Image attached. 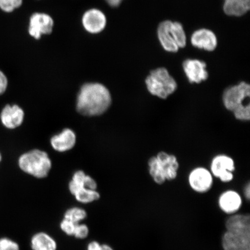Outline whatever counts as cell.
<instances>
[{"instance_id":"1","label":"cell","mask_w":250,"mask_h":250,"mask_svg":"<svg viewBox=\"0 0 250 250\" xmlns=\"http://www.w3.org/2000/svg\"><path fill=\"white\" fill-rule=\"evenodd\" d=\"M111 103V93L104 85L97 83H86L78 93L77 109L85 116H98L107 110Z\"/></svg>"},{"instance_id":"2","label":"cell","mask_w":250,"mask_h":250,"mask_svg":"<svg viewBox=\"0 0 250 250\" xmlns=\"http://www.w3.org/2000/svg\"><path fill=\"white\" fill-rule=\"evenodd\" d=\"M250 85L246 81H240L228 86L222 95L225 108L232 112L236 120L249 122L250 120Z\"/></svg>"},{"instance_id":"3","label":"cell","mask_w":250,"mask_h":250,"mask_svg":"<svg viewBox=\"0 0 250 250\" xmlns=\"http://www.w3.org/2000/svg\"><path fill=\"white\" fill-rule=\"evenodd\" d=\"M147 164L150 176L158 185L173 181L178 176L180 164L176 155L162 151L151 156Z\"/></svg>"},{"instance_id":"4","label":"cell","mask_w":250,"mask_h":250,"mask_svg":"<svg viewBox=\"0 0 250 250\" xmlns=\"http://www.w3.org/2000/svg\"><path fill=\"white\" fill-rule=\"evenodd\" d=\"M145 83L150 95L161 100H167L178 89L177 81L167 68L163 67L150 71Z\"/></svg>"},{"instance_id":"5","label":"cell","mask_w":250,"mask_h":250,"mask_svg":"<svg viewBox=\"0 0 250 250\" xmlns=\"http://www.w3.org/2000/svg\"><path fill=\"white\" fill-rule=\"evenodd\" d=\"M157 36L162 48L168 52L176 53L187 45L186 31L178 21H162L158 26Z\"/></svg>"},{"instance_id":"6","label":"cell","mask_w":250,"mask_h":250,"mask_svg":"<svg viewBox=\"0 0 250 250\" xmlns=\"http://www.w3.org/2000/svg\"><path fill=\"white\" fill-rule=\"evenodd\" d=\"M21 169L37 179L48 176L52 167V162L47 153L39 149L25 153L18 161Z\"/></svg>"},{"instance_id":"7","label":"cell","mask_w":250,"mask_h":250,"mask_svg":"<svg viewBox=\"0 0 250 250\" xmlns=\"http://www.w3.org/2000/svg\"><path fill=\"white\" fill-rule=\"evenodd\" d=\"M224 250H250V228L226 229L221 239Z\"/></svg>"},{"instance_id":"8","label":"cell","mask_w":250,"mask_h":250,"mask_svg":"<svg viewBox=\"0 0 250 250\" xmlns=\"http://www.w3.org/2000/svg\"><path fill=\"white\" fill-rule=\"evenodd\" d=\"M210 169L212 176L221 182L228 183L234 179L236 170L235 162L231 156L227 154H217L212 158Z\"/></svg>"},{"instance_id":"9","label":"cell","mask_w":250,"mask_h":250,"mask_svg":"<svg viewBox=\"0 0 250 250\" xmlns=\"http://www.w3.org/2000/svg\"><path fill=\"white\" fill-rule=\"evenodd\" d=\"M214 176L209 168L197 167L190 171L188 183L193 191L205 193L210 190L214 184Z\"/></svg>"},{"instance_id":"10","label":"cell","mask_w":250,"mask_h":250,"mask_svg":"<svg viewBox=\"0 0 250 250\" xmlns=\"http://www.w3.org/2000/svg\"><path fill=\"white\" fill-rule=\"evenodd\" d=\"M54 21L48 14L35 12L30 16L28 24V34L34 39L39 40L43 36L52 32Z\"/></svg>"},{"instance_id":"11","label":"cell","mask_w":250,"mask_h":250,"mask_svg":"<svg viewBox=\"0 0 250 250\" xmlns=\"http://www.w3.org/2000/svg\"><path fill=\"white\" fill-rule=\"evenodd\" d=\"M88 175L71 180L68 188L72 195L78 202L87 204L98 201L101 195L96 190L90 189L87 185Z\"/></svg>"},{"instance_id":"12","label":"cell","mask_w":250,"mask_h":250,"mask_svg":"<svg viewBox=\"0 0 250 250\" xmlns=\"http://www.w3.org/2000/svg\"><path fill=\"white\" fill-rule=\"evenodd\" d=\"M107 17L104 12L98 8H90L84 12L81 18L83 29L90 34L103 32L107 26Z\"/></svg>"},{"instance_id":"13","label":"cell","mask_w":250,"mask_h":250,"mask_svg":"<svg viewBox=\"0 0 250 250\" xmlns=\"http://www.w3.org/2000/svg\"><path fill=\"white\" fill-rule=\"evenodd\" d=\"M183 70L190 83L200 84L208 80L207 64L196 59H188L183 62Z\"/></svg>"},{"instance_id":"14","label":"cell","mask_w":250,"mask_h":250,"mask_svg":"<svg viewBox=\"0 0 250 250\" xmlns=\"http://www.w3.org/2000/svg\"><path fill=\"white\" fill-rule=\"evenodd\" d=\"M218 205L225 214L232 215L237 213L243 205V199L240 193L233 189L225 190L219 196Z\"/></svg>"},{"instance_id":"15","label":"cell","mask_w":250,"mask_h":250,"mask_svg":"<svg viewBox=\"0 0 250 250\" xmlns=\"http://www.w3.org/2000/svg\"><path fill=\"white\" fill-rule=\"evenodd\" d=\"M190 42L196 48L212 52L217 48L218 40L213 31L202 28L193 33L190 37Z\"/></svg>"},{"instance_id":"16","label":"cell","mask_w":250,"mask_h":250,"mask_svg":"<svg viewBox=\"0 0 250 250\" xmlns=\"http://www.w3.org/2000/svg\"><path fill=\"white\" fill-rule=\"evenodd\" d=\"M24 113L22 108L16 104H7L2 108L0 120L3 126L8 129H15L23 123Z\"/></svg>"},{"instance_id":"17","label":"cell","mask_w":250,"mask_h":250,"mask_svg":"<svg viewBox=\"0 0 250 250\" xmlns=\"http://www.w3.org/2000/svg\"><path fill=\"white\" fill-rule=\"evenodd\" d=\"M51 143L56 151L61 152L69 151L76 145V134L70 129H64L61 133L52 137Z\"/></svg>"},{"instance_id":"18","label":"cell","mask_w":250,"mask_h":250,"mask_svg":"<svg viewBox=\"0 0 250 250\" xmlns=\"http://www.w3.org/2000/svg\"><path fill=\"white\" fill-rule=\"evenodd\" d=\"M250 9V0H224L223 10L229 17H242Z\"/></svg>"},{"instance_id":"19","label":"cell","mask_w":250,"mask_h":250,"mask_svg":"<svg viewBox=\"0 0 250 250\" xmlns=\"http://www.w3.org/2000/svg\"><path fill=\"white\" fill-rule=\"evenodd\" d=\"M31 247L33 250H56L57 243L49 234L41 232L31 237Z\"/></svg>"},{"instance_id":"20","label":"cell","mask_w":250,"mask_h":250,"mask_svg":"<svg viewBox=\"0 0 250 250\" xmlns=\"http://www.w3.org/2000/svg\"><path fill=\"white\" fill-rule=\"evenodd\" d=\"M87 217V212L84 209L78 207L68 209L65 212L64 218L75 224L80 223Z\"/></svg>"},{"instance_id":"21","label":"cell","mask_w":250,"mask_h":250,"mask_svg":"<svg viewBox=\"0 0 250 250\" xmlns=\"http://www.w3.org/2000/svg\"><path fill=\"white\" fill-rule=\"evenodd\" d=\"M23 0H0V11L5 14H11L20 9Z\"/></svg>"},{"instance_id":"22","label":"cell","mask_w":250,"mask_h":250,"mask_svg":"<svg viewBox=\"0 0 250 250\" xmlns=\"http://www.w3.org/2000/svg\"><path fill=\"white\" fill-rule=\"evenodd\" d=\"M89 232V228L86 225L78 223L75 228L73 236L78 239H84L88 236Z\"/></svg>"},{"instance_id":"23","label":"cell","mask_w":250,"mask_h":250,"mask_svg":"<svg viewBox=\"0 0 250 250\" xmlns=\"http://www.w3.org/2000/svg\"><path fill=\"white\" fill-rule=\"evenodd\" d=\"M77 224H75L67 219L63 218L61 223V230L68 236H73Z\"/></svg>"},{"instance_id":"24","label":"cell","mask_w":250,"mask_h":250,"mask_svg":"<svg viewBox=\"0 0 250 250\" xmlns=\"http://www.w3.org/2000/svg\"><path fill=\"white\" fill-rule=\"evenodd\" d=\"M0 250H20V246L13 240L2 238L0 239Z\"/></svg>"},{"instance_id":"25","label":"cell","mask_w":250,"mask_h":250,"mask_svg":"<svg viewBox=\"0 0 250 250\" xmlns=\"http://www.w3.org/2000/svg\"><path fill=\"white\" fill-rule=\"evenodd\" d=\"M8 86V79L4 72L0 70V96L4 94Z\"/></svg>"},{"instance_id":"26","label":"cell","mask_w":250,"mask_h":250,"mask_svg":"<svg viewBox=\"0 0 250 250\" xmlns=\"http://www.w3.org/2000/svg\"><path fill=\"white\" fill-rule=\"evenodd\" d=\"M109 7L112 8H117L120 7L122 3L125 0H104Z\"/></svg>"},{"instance_id":"27","label":"cell","mask_w":250,"mask_h":250,"mask_svg":"<svg viewBox=\"0 0 250 250\" xmlns=\"http://www.w3.org/2000/svg\"><path fill=\"white\" fill-rule=\"evenodd\" d=\"M87 250H102V245L96 241H93L87 245Z\"/></svg>"},{"instance_id":"28","label":"cell","mask_w":250,"mask_h":250,"mask_svg":"<svg viewBox=\"0 0 250 250\" xmlns=\"http://www.w3.org/2000/svg\"><path fill=\"white\" fill-rule=\"evenodd\" d=\"M243 195L245 196V198L249 201L250 198V184L249 182L247 183L244 187Z\"/></svg>"},{"instance_id":"29","label":"cell","mask_w":250,"mask_h":250,"mask_svg":"<svg viewBox=\"0 0 250 250\" xmlns=\"http://www.w3.org/2000/svg\"><path fill=\"white\" fill-rule=\"evenodd\" d=\"M102 250H114L113 249L107 245H102Z\"/></svg>"},{"instance_id":"30","label":"cell","mask_w":250,"mask_h":250,"mask_svg":"<svg viewBox=\"0 0 250 250\" xmlns=\"http://www.w3.org/2000/svg\"><path fill=\"white\" fill-rule=\"evenodd\" d=\"M2 161V155L1 153H0V162H1Z\"/></svg>"}]
</instances>
